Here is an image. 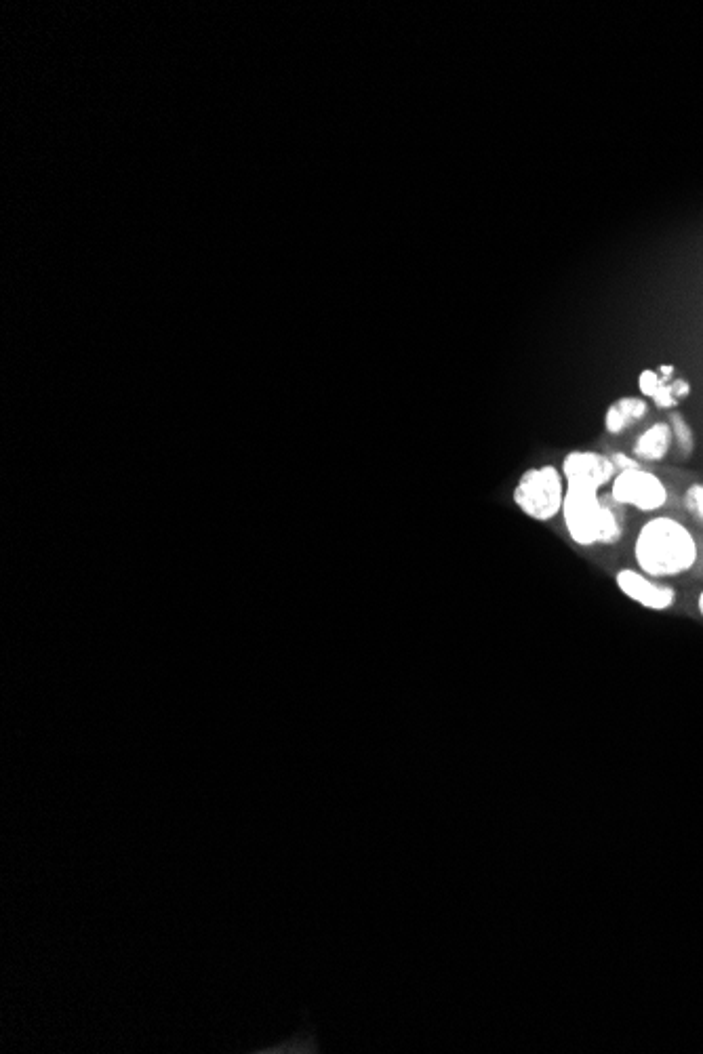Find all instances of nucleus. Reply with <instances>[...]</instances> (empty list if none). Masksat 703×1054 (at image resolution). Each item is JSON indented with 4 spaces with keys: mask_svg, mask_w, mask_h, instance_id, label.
I'll list each match as a JSON object with an SVG mask.
<instances>
[{
    "mask_svg": "<svg viewBox=\"0 0 703 1054\" xmlns=\"http://www.w3.org/2000/svg\"><path fill=\"white\" fill-rule=\"evenodd\" d=\"M562 516L577 545H611L624 533V505L617 503L613 495L600 499L598 491L586 484L567 482Z\"/></svg>",
    "mask_w": 703,
    "mask_h": 1054,
    "instance_id": "f257e3e1",
    "label": "nucleus"
},
{
    "mask_svg": "<svg viewBox=\"0 0 703 1054\" xmlns=\"http://www.w3.org/2000/svg\"><path fill=\"white\" fill-rule=\"evenodd\" d=\"M636 562L651 577H672L689 571L697 558L693 535L672 518H655L640 531Z\"/></svg>",
    "mask_w": 703,
    "mask_h": 1054,
    "instance_id": "f03ea898",
    "label": "nucleus"
},
{
    "mask_svg": "<svg viewBox=\"0 0 703 1054\" xmlns=\"http://www.w3.org/2000/svg\"><path fill=\"white\" fill-rule=\"evenodd\" d=\"M514 501L533 520L544 522L560 514L565 491H562L558 470L552 465H544V468H533L522 474L514 491Z\"/></svg>",
    "mask_w": 703,
    "mask_h": 1054,
    "instance_id": "7ed1b4c3",
    "label": "nucleus"
},
{
    "mask_svg": "<svg viewBox=\"0 0 703 1054\" xmlns=\"http://www.w3.org/2000/svg\"><path fill=\"white\" fill-rule=\"evenodd\" d=\"M611 495L617 503L632 505V508L642 512H655L668 499L664 482L640 468L619 472V476L613 480Z\"/></svg>",
    "mask_w": 703,
    "mask_h": 1054,
    "instance_id": "20e7f679",
    "label": "nucleus"
},
{
    "mask_svg": "<svg viewBox=\"0 0 703 1054\" xmlns=\"http://www.w3.org/2000/svg\"><path fill=\"white\" fill-rule=\"evenodd\" d=\"M562 472H565L567 482L586 484L598 491L615 476V465L609 457L600 455V453L575 451L565 457Z\"/></svg>",
    "mask_w": 703,
    "mask_h": 1054,
    "instance_id": "39448f33",
    "label": "nucleus"
},
{
    "mask_svg": "<svg viewBox=\"0 0 703 1054\" xmlns=\"http://www.w3.org/2000/svg\"><path fill=\"white\" fill-rule=\"evenodd\" d=\"M615 581L619 590L630 600L642 604L645 608H653V611H666L676 600L672 587L653 583L647 577L638 575L636 571H621L617 573Z\"/></svg>",
    "mask_w": 703,
    "mask_h": 1054,
    "instance_id": "423d86ee",
    "label": "nucleus"
},
{
    "mask_svg": "<svg viewBox=\"0 0 703 1054\" xmlns=\"http://www.w3.org/2000/svg\"><path fill=\"white\" fill-rule=\"evenodd\" d=\"M670 442H672L670 423H655L653 428H649L645 434L638 438L634 453H636L638 459L659 461V459H664L668 455Z\"/></svg>",
    "mask_w": 703,
    "mask_h": 1054,
    "instance_id": "0eeeda50",
    "label": "nucleus"
},
{
    "mask_svg": "<svg viewBox=\"0 0 703 1054\" xmlns=\"http://www.w3.org/2000/svg\"><path fill=\"white\" fill-rule=\"evenodd\" d=\"M670 430L676 436L680 453L682 455H691L693 447H695V440H693V432L689 428V423L682 419L678 413H672L670 415Z\"/></svg>",
    "mask_w": 703,
    "mask_h": 1054,
    "instance_id": "6e6552de",
    "label": "nucleus"
},
{
    "mask_svg": "<svg viewBox=\"0 0 703 1054\" xmlns=\"http://www.w3.org/2000/svg\"><path fill=\"white\" fill-rule=\"evenodd\" d=\"M615 409L626 419V423H636L647 415V402L640 398H621L615 402Z\"/></svg>",
    "mask_w": 703,
    "mask_h": 1054,
    "instance_id": "1a4fd4ad",
    "label": "nucleus"
},
{
    "mask_svg": "<svg viewBox=\"0 0 703 1054\" xmlns=\"http://www.w3.org/2000/svg\"><path fill=\"white\" fill-rule=\"evenodd\" d=\"M689 512L703 524V484H693L685 495Z\"/></svg>",
    "mask_w": 703,
    "mask_h": 1054,
    "instance_id": "9d476101",
    "label": "nucleus"
},
{
    "mask_svg": "<svg viewBox=\"0 0 703 1054\" xmlns=\"http://www.w3.org/2000/svg\"><path fill=\"white\" fill-rule=\"evenodd\" d=\"M664 383H666V381L661 379L657 373H653V371H642V375H640V379H638L640 392L645 394V396H651V398L655 396V392H657Z\"/></svg>",
    "mask_w": 703,
    "mask_h": 1054,
    "instance_id": "9b49d317",
    "label": "nucleus"
},
{
    "mask_svg": "<svg viewBox=\"0 0 703 1054\" xmlns=\"http://www.w3.org/2000/svg\"><path fill=\"white\" fill-rule=\"evenodd\" d=\"M653 400H655V404H657L659 409H672V407H676V402H678V400L674 398L672 390H670V383H664V385H661V388L655 392Z\"/></svg>",
    "mask_w": 703,
    "mask_h": 1054,
    "instance_id": "f8f14e48",
    "label": "nucleus"
},
{
    "mask_svg": "<svg viewBox=\"0 0 703 1054\" xmlns=\"http://www.w3.org/2000/svg\"><path fill=\"white\" fill-rule=\"evenodd\" d=\"M605 423H607V430H609L611 434H619V432H624V430L628 428V423H626V419H624V417H621V413H619V411L615 409V404H613V407L609 409V413H607V419H605Z\"/></svg>",
    "mask_w": 703,
    "mask_h": 1054,
    "instance_id": "ddd939ff",
    "label": "nucleus"
},
{
    "mask_svg": "<svg viewBox=\"0 0 703 1054\" xmlns=\"http://www.w3.org/2000/svg\"><path fill=\"white\" fill-rule=\"evenodd\" d=\"M611 461H613V465H615V470H619V472H628V470H638V468H640L638 461H632V459L626 457V455H613Z\"/></svg>",
    "mask_w": 703,
    "mask_h": 1054,
    "instance_id": "4468645a",
    "label": "nucleus"
},
{
    "mask_svg": "<svg viewBox=\"0 0 703 1054\" xmlns=\"http://www.w3.org/2000/svg\"><path fill=\"white\" fill-rule=\"evenodd\" d=\"M670 390H672V394H674L676 400H678V398L689 396V392H691L689 383H687V381H682V379H674V381L670 383Z\"/></svg>",
    "mask_w": 703,
    "mask_h": 1054,
    "instance_id": "2eb2a0df",
    "label": "nucleus"
},
{
    "mask_svg": "<svg viewBox=\"0 0 703 1054\" xmlns=\"http://www.w3.org/2000/svg\"><path fill=\"white\" fill-rule=\"evenodd\" d=\"M699 613L703 615V592H701V596H699Z\"/></svg>",
    "mask_w": 703,
    "mask_h": 1054,
    "instance_id": "dca6fc26",
    "label": "nucleus"
}]
</instances>
